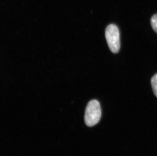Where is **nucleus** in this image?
Wrapping results in <instances>:
<instances>
[{
	"label": "nucleus",
	"mask_w": 157,
	"mask_h": 156,
	"mask_svg": "<svg viewBox=\"0 0 157 156\" xmlns=\"http://www.w3.org/2000/svg\"><path fill=\"white\" fill-rule=\"evenodd\" d=\"M102 115L101 106L98 100H90L86 106L85 121L87 126L92 127L99 122Z\"/></svg>",
	"instance_id": "f257e3e1"
},
{
	"label": "nucleus",
	"mask_w": 157,
	"mask_h": 156,
	"mask_svg": "<svg viewBox=\"0 0 157 156\" xmlns=\"http://www.w3.org/2000/svg\"><path fill=\"white\" fill-rule=\"evenodd\" d=\"M105 37L110 50L113 53H117L120 49V35L119 28L114 24L107 27L105 30Z\"/></svg>",
	"instance_id": "f03ea898"
},
{
	"label": "nucleus",
	"mask_w": 157,
	"mask_h": 156,
	"mask_svg": "<svg viewBox=\"0 0 157 156\" xmlns=\"http://www.w3.org/2000/svg\"><path fill=\"white\" fill-rule=\"evenodd\" d=\"M151 84L153 92L157 97V74L155 75L151 78Z\"/></svg>",
	"instance_id": "7ed1b4c3"
},
{
	"label": "nucleus",
	"mask_w": 157,
	"mask_h": 156,
	"mask_svg": "<svg viewBox=\"0 0 157 156\" xmlns=\"http://www.w3.org/2000/svg\"><path fill=\"white\" fill-rule=\"evenodd\" d=\"M151 22L152 28L157 34V14L152 16Z\"/></svg>",
	"instance_id": "20e7f679"
}]
</instances>
